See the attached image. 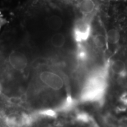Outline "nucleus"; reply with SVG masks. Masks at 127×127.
I'll use <instances>...</instances> for the list:
<instances>
[{
	"mask_svg": "<svg viewBox=\"0 0 127 127\" xmlns=\"http://www.w3.org/2000/svg\"><path fill=\"white\" fill-rule=\"evenodd\" d=\"M108 65V64H107ZM101 66L94 71L84 89L83 98L86 99H95L99 97L105 88V78L109 68V65Z\"/></svg>",
	"mask_w": 127,
	"mask_h": 127,
	"instance_id": "1",
	"label": "nucleus"
},
{
	"mask_svg": "<svg viewBox=\"0 0 127 127\" xmlns=\"http://www.w3.org/2000/svg\"><path fill=\"white\" fill-rule=\"evenodd\" d=\"M92 34V22L90 17L78 20L74 28V35L77 42H84L90 39Z\"/></svg>",
	"mask_w": 127,
	"mask_h": 127,
	"instance_id": "2",
	"label": "nucleus"
},
{
	"mask_svg": "<svg viewBox=\"0 0 127 127\" xmlns=\"http://www.w3.org/2000/svg\"><path fill=\"white\" fill-rule=\"evenodd\" d=\"M41 79L50 88L60 90L63 86V81L61 77L55 73L45 72L41 75Z\"/></svg>",
	"mask_w": 127,
	"mask_h": 127,
	"instance_id": "3",
	"label": "nucleus"
},
{
	"mask_svg": "<svg viewBox=\"0 0 127 127\" xmlns=\"http://www.w3.org/2000/svg\"><path fill=\"white\" fill-rule=\"evenodd\" d=\"M9 61L11 65L18 70H23L28 65V59L24 54L15 51L9 55Z\"/></svg>",
	"mask_w": 127,
	"mask_h": 127,
	"instance_id": "4",
	"label": "nucleus"
},
{
	"mask_svg": "<svg viewBox=\"0 0 127 127\" xmlns=\"http://www.w3.org/2000/svg\"><path fill=\"white\" fill-rule=\"evenodd\" d=\"M109 68L116 74L123 75L126 72V65L123 61L117 60L109 64Z\"/></svg>",
	"mask_w": 127,
	"mask_h": 127,
	"instance_id": "5",
	"label": "nucleus"
},
{
	"mask_svg": "<svg viewBox=\"0 0 127 127\" xmlns=\"http://www.w3.org/2000/svg\"><path fill=\"white\" fill-rule=\"evenodd\" d=\"M107 42L112 45L118 44L121 38V35L118 30L116 29H111L107 31L106 35Z\"/></svg>",
	"mask_w": 127,
	"mask_h": 127,
	"instance_id": "6",
	"label": "nucleus"
},
{
	"mask_svg": "<svg viewBox=\"0 0 127 127\" xmlns=\"http://www.w3.org/2000/svg\"><path fill=\"white\" fill-rule=\"evenodd\" d=\"M49 27L54 30H58L61 28L63 25V21L59 16H50L47 20Z\"/></svg>",
	"mask_w": 127,
	"mask_h": 127,
	"instance_id": "7",
	"label": "nucleus"
},
{
	"mask_svg": "<svg viewBox=\"0 0 127 127\" xmlns=\"http://www.w3.org/2000/svg\"><path fill=\"white\" fill-rule=\"evenodd\" d=\"M52 45L56 48H61L64 45L66 42V38L64 35L61 33H56L51 37Z\"/></svg>",
	"mask_w": 127,
	"mask_h": 127,
	"instance_id": "8",
	"label": "nucleus"
},
{
	"mask_svg": "<svg viewBox=\"0 0 127 127\" xmlns=\"http://www.w3.org/2000/svg\"><path fill=\"white\" fill-rule=\"evenodd\" d=\"M94 43L96 47L102 48H104L107 45L108 42L105 36L102 35L101 34H98L96 35L94 37Z\"/></svg>",
	"mask_w": 127,
	"mask_h": 127,
	"instance_id": "9",
	"label": "nucleus"
}]
</instances>
